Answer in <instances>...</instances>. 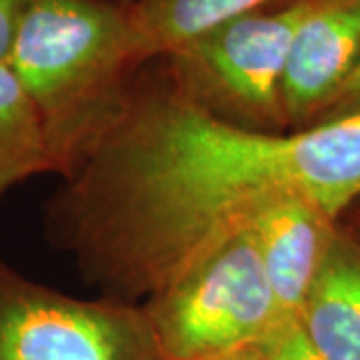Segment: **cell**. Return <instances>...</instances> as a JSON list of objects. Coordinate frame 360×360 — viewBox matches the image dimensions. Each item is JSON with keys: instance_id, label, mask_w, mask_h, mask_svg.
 <instances>
[{"instance_id": "obj_1", "label": "cell", "mask_w": 360, "mask_h": 360, "mask_svg": "<svg viewBox=\"0 0 360 360\" xmlns=\"http://www.w3.org/2000/svg\"><path fill=\"white\" fill-rule=\"evenodd\" d=\"M65 180L52 240L112 300H150L283 194L340 217L360 198V122L248 130L168 89L130 96Z\"/></svg>"}, {"instance_id": "obj_2", "label": "cell", "mask_w": 360, "mask_h": 360, "mask_svg": "<svg viewBox=\"0 0 360 360\" xmlns=\"http://www.w3.org/2000/svg\"><path fill=\"white\" fill-rule=\"evenodd\" d=\"M129 11L103 0H28L6 65L25 90L66 176L129 103L122 77L139 65Z\"/></svg>"}, {"instance_id": "obj_3", "label": "cell", "mask_w": 360, "mask_h": 360, "mask_svg": "<svg viewBox=\"0 0 360 360\" xmlns=\"http://www.w3.org/2000/svg\"><path fill=\"white\" fill-rule=\"evenodd\" d=\"M312 0H290L210 28L172 51L170 89L226 122L283 132L284 65L296 28Z\"/></svg>"}, {"instance_id": "obj_4", "label": "cell", "mask_w": 360, "mask_h": 360, "mask_svg": "<svg viewBox=\"0 0 360 360\" xmlns=\"http://www.w3.org/2000/svg\"><path fill=\"white\" fill-rule=\"evenodd\" d=\"M160 360L257 347L283 321L250 231L240 232L146 307Z\"/></svg>"}, {"instance_id": "obj_5", "label": "cell", "mask_w": 360, "mask_h": 360, "mask_svg": "<svg viewBox=\"0 0 360 360\" xmlns=\"http://www.w3.org/2000/svg\"><path fill=\"white\" fill-rule=\"evenodd\" d=\"M0 360H160L144 309L82 300L0 260Z\"/></svg>"}, {"instance_id": "obj_6", "label": "cell", "mask_w": 360, "mask_h": 360, "mask_svg": "<svg viewBox=\"0 0 360 360\" xmlns=\"http://www.w3.org/2000/svg\"><path fill=\"white\" fill-rule=\"evenodd\" d=\"M359 56L360 0H312L284 65L281 94L286 124H316Z\"/></svg>"}, {"instance_id": "obj_7", "label": "cell", "mask_w": 360, "mask_h": 360, "mask_svg": "<svg viewBox=\"0 0 360 360\" xmlns=\"http://www.w3.org/2000/svg\"><path fill=\"white\" fill-rule=\"evenodd\" d=\"M338 217L304 194L262 206L248 231L284 319H298L338 234Z\"/></svg>"}, {"instance_id": "obj_8", "label": "cell", "mask_w": 360, "mask_h": 360, "mask_svg": "<svg viewBox=\"0 0 360 360\" xmlns=\"http://www.w3.org/2000/svg\"><path fill=\"white\" fill-rule=\"evenodd\" d=\"M298 324L324 360H360V250L338 229Z\"/></svg>"}, {"instance_id": "obj_9", "label": "cell", "mask_w": 360, "mask_h": 360, "mask_svg": "<svg viewBox=\"0 0 360 360\" xmlns=\"http://www.w3.org/2000/svg\"><path fill=\"white\" fill-rule=\"evenodd\" d=\"M276 0H141L129 8L139 60L168 56L210 28Z\"/></svg>"}, {"instance_id": "obj_10", "label": "cell", "mask_w": 360, "mask_h": 360, "mask_svg": "<svg viewBox=\"0 0 360 360\" xmlns=\"http://www.w3.org/2000/svg\"><path fill=\"white\" fill-rule=\"evenodd\" d=\"M56 172L49 144L25 90L0 65V196L39 174Z\"/></svg>"}, {"instance_id": "obj_11", "label": "cell", "mask_w": 360, "mask_h": 360, "mask_svg": "<svg viewBox=\"0 0 360 360\" xmlns=\"http://www.w3.org/2000/svg\"><path fill=\"white\" fill-rule=\"evenodd\" d=\"M257 348L266 360H324L302 333L298 319H283Z\"/></svg>"}, {"instance_id": "obj_12", "label": "cell", "mask_w": 360, "mask_h": 360, "mask_svg": "<svg viewBox=\"0 0 360 360\" xmlns=\"http://www.w3.org/2000/svg\"><path fill=\"white\" fill-rule=\"evenodd\" d=\"M360 112V56L359 63L354 66V70L350 72V77L347 78V82L342 84L340 92L336 94V98L333 104L326 108V112L321 116V122H328V120H338V118H348L352 115Z\"/></svg>"}, {"instance_id": "obj_13", "label": "cell", "mask_w": 360, "mask_h": 360, "mask_svg": "<svg viewBox=\"0 0 360 360\" xmlns=\"http://www.w3.org/2000/svg\"><path fill=\"white\" fill-rule=\"evenodd\" d=\"M28 0H0V65L6 63L13 46L18 20L25 13Z\"/></svg>"}, {"instance_id": "obj_14", "label": "cell", "mask_w": 360, "mask_h": 360, "mask_svg": "<svg viewBox=\"0 0 360 360\" xmlns=\"http://www.w3.org/2000/svg\"><path fill=\"white\" fill-rule=\"evenodd\" d=\"M193 360H266L262 356V352L257 347H243L219 352V354H210V356H200Z\"/></svg>"}, {"instance_id": "obj_15", "label": "cell", "mask_w": 360, "mask_h": 360, "mask_svg": "<svg viewBox=\"0 0 360 360\" xmlns=\"http://www.w3.org/2000/svg\"><path fill=\"white\" fill-rule=\"evenodd\" d=\"M347 234L352 238V243L356 245V248L360 250V219L354 222V226L350 229V231H347Z\"/></svg>"}, {"instance_id": "obj_16", "label": "cell", "mask_w": 360, "mask_h": 360, "mask_svg": "<svg viewBox=\"0 0 360 360\" xmlns=\"http://www.w3.org/2000/svg\"><path fill=\"white\" fill-rule=\"evenodd\" d=\"M352 116H354V118H356V120H359V122H360V112H359V115H352Z\"/></svg>"}]
</instances>
